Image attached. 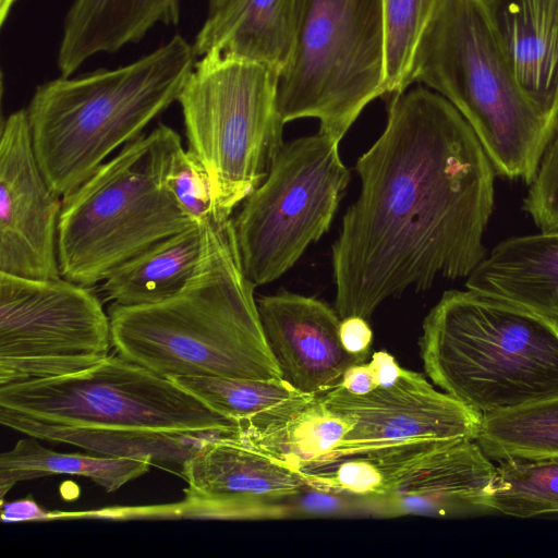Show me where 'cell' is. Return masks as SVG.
I'll return each mask as SVG.
<instances>
[{
  "label": "cell",
  "mask_w": 558,
  "mask_h": 558,
  "mask_svg": "<svg viewBox=\"0 0 558 558\" xmlns=\"http://www.w3.org/2000/svg\"><path fill=\"white\" fill-rule=\"evenodd\" d=\"M170 381L221 416L239 422L303 395L286 380H254L221 376H180Z\"/></svg>",
  "instance_id": "83f0119b"
},
{
  "label": "cell",
  "mask_w": 558,
  "mask_h": 558,
  "mask_svg": "<svg viewBox=\"0 0 558 558\" xmlns=\"http://www.w3.org/2000/svg\"><path fill=\"white\" fill-rule=\"evenodd\" d=\"M226 0H208V12L215 11L219 8Z\"/></svg>",
  "instance_id": "8d00e7d4"
},
{
  "label": "cell",
  "mask_w": 558,
  "mask_h": 558,
  "mask_svg": "<svg viewBox=\"0 0 558 558\" xmlns=\"http://www.w3.org/2000/svg\"><path fill=\"white\" fill-rule=\"evenodd\" d=\"M0 413L56 427L236 432V422L118 354L74 374L0 387Z\"/></svg>",
  "instance_id": "9c48e42d"
},
{
  "label": "cell",
  "mask_w": 558,
  "mask_h": 558,
  "mask_svg": "<svg viewBox=\"0 0 558 558\" xmlns=\"http://www.w3.org/2000/svg\"><path fill=\"white\" fill-rule=\"evenodd\" d=\"M349 181L339 142L328 135L282 146L233 219L242 267L255 287L286 274L329 230Z\"/></svg>",
  "instance_id": "30bf717a"
},
{
  "label": "cell",
  "mask_w": 558,
  "mask_h": 558,
  "mask_svg": "<svg viewBox=\"0 0 558 558\" xmlns=\"http://www.w3.org/2000/svg\"><path fill=\"white\" fill-rule=\"evenodd\" d=\"M348 430L322 395H300L236 422L232 437L299 471L329 459Z\"/></svg>",
  "instance_id": "ffe728a7"
},
{
  "label": "cell",
  "mask_w": 558,
  "mask_h": 558,
  "mask_svg": "<svg viewBox=\"0 0 558 558\" xmlns=\"http://www.w3.org/2000/svg\"><path fill=\"white\" fill-rule=\"evenodd\" d=\"M203 252L185 287L158 303L108 308L116 353L165 377L283 380L246 277L233 219L201 227Z\"/></svg>",
  "instance_id": "7a4b0ae2"
},
{
  "label": "cell",
  "mask_w": 558,
  "mask_h": 558,
  "mask_svg": "<svg viewBox=\"0 0 558 558\" xmlns=\"http://www.w3.org/2000/svg\"><path fill=\"white\" fill-rule=\"evenodd\" d=\"M151 463L149 459L56 452L29 436L0 456V497L3 500L19 482L57 474L84 476L113 493L147 473Z\"/></svg>",
  "instance_id": "d4e9b609"
},
{
  "label": "cell",
  "mask_w": 558,
  "mask_h": 558,
  "mask_svg": "<svg viewBox=\"0 0 558 558\" xmlns=\"http://www.w3.org/2000/svg\"><path fill=\"white\" fill-rule=\"evenodd\" d=\"M338 387L345 389L353 395H365L378 387L377 377L371 362L351 366Z\"/></svg>",
  "instance_id": "e575fe53"
},
{
  "label": "cell",
  "mask_w": 558,
  "mask_h": 558,
  "mask_svg": "<svg viewBox=\"0 0 558 558\" xmlns=\"http://www.w3.org/2000/svg\"><path fill=\"white\" fill-rule=\"evenodd\" d=\"M322 396L326 407L349 425L330 458L414 439L475 440L482 423V413L404 368L392 384L365 395L336 387Z\"/></svg>",
  "instance_id": "7c38bea8"
},
{
  "label": "cell",
  "mask_w": 558,
  "mask_h": 558,
  "mask_svg": "<svg viewBox=\"0 0 558 558\" xmlns=\"http://www.w3.org/2000/svg\"><path fill=\"white\" fill-rule=\"evenodd\" d=\"M3 426L27 436L64 442L106 457L149 459L182 464L206 441L223 436L209 432L111 430L56 427L15 415L1 414Z\"/></svg>",
  "instance_id": "cb8c5ba5"
},
{
  "label": "cell",
  "mask_w": 558,
  "mask_h": 558,
  "mask_svg": "<svg viewBox=\"0 0 558 558\" xmlns=\"http://www.w3.org/2000/svg\"><path fill=\"white\" fill-rule=\"evenodd\" d=\"M411 78L460 112L496 174L534 181L557 122L518 84L480 0L440 2L417 44Z\"/></svg>",
  "instance_id": "5b68a950"
},
{
  "label": "cell",
  "mask_w": 558,
  "mask_h": 558,
  "mask_svg": "<svg viewBox=\"0 0 558 558\" xmlns=\"http://www.w3.org/2000/svg\"><path fill=\"white\" fill-rule=\"evenodd\" d=\"M414 439L366 448L299 470L306 485L374 500L391 495L437 449L454 441Z\"/></svg>",
  "instance_id": "7402d4cb"
},
{
  "label": "cell",
  "mask_w": 558,
  "mask_h": 558,
  "mask_svg": "<svg viewBox=\"0 0 558 558\" xmlns=\"http://www.w3.org/2000/svg\"><path fill=\"white\" fill-rule=\"evenodd\" d=\"M475 441L493 460L558 456V396L484 413Z\"/></svg>",
  "instance_id": "484cf974"
},
{
  "label": "cell",
  "mask_w": 558,
  "mask_h": 558,
  "mask_svg": "<svg viewBox=\"0 0 558 558\" xmlns=\"http://www.w3.org/2000/svg\"><path fill=\"white\" fill-rule=\"evenodd\" d=\"M1 508L3 523L39 521L50 518V512L43 509L31 496L10 502L1 500Z\"/></svg>",
  "instance_id": "836d02e7"
},
{
  "label": "cell",
  "mask_w": 558,
  "mask_h": 558,
  "mask_svg": "<svg viewBox=\"0 0 558 558\" xmlns=\"http://www.w3.org/2000/svg\"><path fill=\"white\" fill-rule=\"evenodd\" d=\"M193 46L177 34L116 69L38 85L26 108L33 147L59 196L86 181L121 145L178 100L193 68Z\"/></svg>",
  "instance_id": "3957f363"
},
{
  "label": "cell",
  "mask_w": 558,
  "mask_h": 558,
  "mask_svg": "<svg viewBox=\"0 0 558 558\" xmlns=\"http://www.w3.org/2000/svg\"><path fill=\"white\" fill-rule=\"evenodd\" d=\"M203 252L197 225L153 244L117 267L101 284L112 303L147 305L181 291L195 272Z\"/></svg>",
  "instance_id": "603a6c76"
},
{
  "label": "cell",
  "mask_w": 558,
  "mask_h": 558,
  "mask_svg": "<svg viewBox=\"0 0 558 558\" xmlns=\"http://www.w3.org/2000/svg\"><path fill=\"white\" fill-rule=\"evenodd\" d=\"M15 1L16 0H0V24H1V26L4 25V22L7 21Z\"/></svg>",
  "instance_id": "d590c367"
},
{
  "label": "cell",
  "mask_w": 558,
  "mask_h": 558,
  "mask_svg": "<svg viewBox=\"0 0 558 558\" xmlns=\"http://www.w3.org/2000/svg\"><path fill=\"white\" fill-rule=\"evenodd\" d=\"M0 135V271L60 278L57 242L62 197L39 168L26 109L9 114Z\"/></svg>",
  "instance_id": "4fadbf2b"
},
{
  "label": "cell",
  "mask_w": 558,
  "mask_h": 558,
  "mask_svg": "<svg viewBox=\"0 0 558 558\" xmlns=\"http://www.w3.org/2000/svg\"><path fill=\"white\" fill-rule=\"evenodd\" d=\"M426 375L480 413L558 396V320L474 290H448L423 322Z\"/></svg>",
  "instance_id": "277c9868"
},
{
  "label": "cell",
  "mask_w": 558,
  "mask_h": 558,
  "mask_svg": "<svg viewBox=\"0 0 558 558\" xmlns=\"http://www.w3.org/2000/svg\"><path fill=\"white\" fill-rule=\"evenodd\" d=\"M181 1L73 0L57 56L61 76H71L95 54L137 43L157 24L177 25Z\"/></svg>",
  "instance_id": "d6986e66"
},
{
  "label": "cell",
  "mask_w": 558,
  "mask_h": 558,
  "mask_svg": "<svg viewBox=\"0 0 558 558\" xmlns=\"http://www.w3.org/2000/svg\"><path fill=\"white\" fill-rule=\"evenodd\" d=\"M518 84L558 124V0H480Z\"/></svg>",
  "instance_id": "e0dca14e"
},
{
  "label": "cell",
  "mask_w": 558,
  "mask_h": 558,
  "mask_svg": "<svg viewBox=\"0 0 558 558\" xmlns=\"http://www.w3.org/2000/svg\"><path fill=\"white\" fill-rule=\"evenodd\" d=\"M361 180L332 245L336 311L368 319L388 298L438 276L469 277L486 257L495 169L441 95L392 96L385 130L357 159Z\"/></svg>",
  "instance_id": "6da1fadb"
},
{
  "label": "cell",
  "mask_w": 558,
  "mask_h": 558,
  "mask_svg": "<svg viewBox=\"0 0 558 558\" xmlns=\"http://www.w3.org/2000/svg\"><path fill=\"white\" fill-rule=\"evenodd\" d=\"M523 210L542 232H558V124L523 199Z\"/></svg>",
  "instance_id": "4dcf8cb0"
},
{
  "label": "cell",
  "mask_w": 558,
  "mask_h": 558,
  "mask_svg": "<svg viewBox=\"0 0 558 558\" xmlns=\"http://www.w3.org/2000/svg\"><path fill=\"white\" fill-rule=\"evenodd\" d=\"M110 345L109 314L89 287L0 271V387L84 371Z\"/></svg>",
  "instance_id": "8fae6325"
},
{
  "label": "cell",
  "mask_w": 558,
  "mask_h": 558,
  "mask_svg": "<svg viewBox=\"0 0 558 558\" xmlns=\"http://www.w3.org/2000/svg\"><path fill=\"white\" fill-rule=\"evenodd\" d=\"M278 78L267 65L209 52L178 97L187 149L208 173L220 220L264 182L284 145Z\"/></svg>",
  "instance_id": "52a82bcc"
},
{
  "label": "cell",
  "mask_w": 558,
  "mask_h": 558,
  "mask_svg": "<svg viewBox=\"0 0 558 558\" xmlns=\"http://www.w3.org/2000/svg\"><path fill=\"white\" fill-rule=\"evenodd\" d=\"M163 183L181 211L203 227L220 220L217 215L208 173L199 159L182 146L178 133L173 136L165 161Z\"/></svg>",
  "instance_id": "f546056e"
},
{
  "label": "cell",
  "mask_w": 558,
  "mask_h": 558,
  "mask_svg": "<svg viewBox=\"0 0 558 558\" xmlns=\"http://www.w3.org/2000/svg\"><path fill=\"white\" fill-rule=\"evenodd\" d=\"M496 466L475 440L457 439L429 454L389 496L364 505L387 515L490 512Z\"/></svg>",
  "instance_id": "2e32d148"
},
{
  "label": "cell",
  "mask_w": 558,
  "mask_h": 558,
  "mask_svg": "<svg viewBox=\"0 0 558 558\" xmlns=\"http://www.w3.org/2000/svg\"><path fill=\"white\" fill-rule=\"evenodd\" d=\"M175 133L159 124L141 134L61 198L57 247L62 278L92 288L131 257L195 225L163 183Z\"/></svg>",
  "instance_id": "8992f818"
},
{
  "label": "cell",
  "mask_w": 558,
  "mask_h": 558,
  "mask_svg": "<svg viewBox=\"0 0 558 558\" xmlns=\"http://www.w3.org/2000/svg\"><path fill=\"white\" fill-rule=\"evenodd\" d=\"M289 515L307 517L336 515L350 507L344 495L306 485L298 494L286 500Z\"/></svg>",
  "instance_id": "1f68e13d"
},
{
  "label": "cell",
  "mask_w": 558,
  "mask_h": 558,
  "mask_svg": "<svg viewBox=\"0 0 558 558\" xmlns=\"http://www.w3.org/2000/svg\"><path fill=\"white\" fill-rule=\"evenodd\" d=\"M339 336L343 348L352 354L369 355L373 331L367 319L349 316L340 320Z\"/></svg>",
  "instance_id": "d6a6232c"
},
{
  "label": "cell",
  "mask_w": 558,
  "mask_h": 558,
  "mask_svg": "<svg viewBox=\"0 0 558 558\" xmlns=\"http://www.w3.org/2000/svg\"><path fill=\"white\" fill-rule=\"evenodd\" d=\"M299 0H226L192 44L195 56L209 52L272 68L279 74L294 51Z\"/></svg>",
  "instance_id": "ac0fdd59"
},
{
  "label": "cell",
  "mask_w": 558,
  "mask_h": 558,
  "mask_svg": "<svg viewBox=\"0 0 558 558\" xmlns=\"http://www.w3.org/2000/svg\"><path fill=\"white\" fill-rule=\"evenodd\" d=\"M256 302L283 380L303 395L335 389L347 369L369 356L343 348L337 311L316 298L281 291Z\"/></svg>",
  "instance_id": "9a60e30c"
},
{
  "label": "cell",
  "mask_w": 558,
  "mask_h": 558,
  "mask_svg": "<svg viewBox=\"0 0 558 558\" xmlns=\"http://www.w3.org/2000/svg\"><path fill=\"white\" fill-rule=\"evenodd\" d=\"M442 0H383L386 39V95L412 84L413 57L420 38Z\"/></svg>",
  "instance_id": "f1b7e54d"
},
{
  "label": "cell",
  "mask_w": 558,
  "mask_h": 558,
  "mask_svg": "<svg viewBox=\"0 0 558 558\" xmlns=\"http://www.w3.org/2000/svg\"><path fill=\"white\" fill-rule=\"evenodd\" d=\"M186 514L223 519L289 517L286 500L306 486L288 465L231 435L206 441L182 464Z\"/></svg>",
  "instance_id": "5bb4252c"
},
{
  "label": "cell",
  "mask_w": 558,
  "mask_h": 558,
  "mask_svg": "<svg viewBox=\"0 0 558 558\" xmlns=\"http://www.w3.org/2000/svg\"><path fill=\"white\" fill-rule=\"evenodd\" d=\"M486 504L518 518L558 513V456L500 460Z\"/></svg>",
  "instance_id": "4316f807"
},
{
  "label": "cell",
  "mask_w": 558,
  "mask_h": 558,
  "mask_svg": "<svg viewBox=\"0 0 558 558\" xmlns=\"http://www.w3.org/2000/svg\"><path fill=\"white\" fill-rule=\"evenodd\" d=\"M465 287L558 320V232L504 240L471 272Z\"/></svg>",
  "instance_id": "44dd1931"
},
{
  "label": "cell",
  "mask_w": 558,
  "mask_h": 558,
  "mask_svg": "<svg viewBox=\"0 0 558 558\" xmlns=\"http://www.w3.org/2000/svg\"><path fill=\"white\" fill-rule=\"evenodd\" d=\"M294 51L279 74L284 123L314 118L340 142L363 109L386 95L383 0H299Z\"/></svg>",
  "instance_id": "ba28073f"
}]
</instances>
